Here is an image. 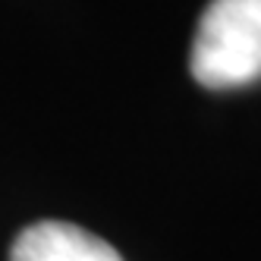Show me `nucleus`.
Segmentation results:
<instances>
[{"label": "nucleus", "instance_id": "1", "mask_svg": "<svg viewBox=\"0 0 261 261\" xmlns=\"http://www.w3.org/2000/svg\"><path fill=\"white\" fill-rule=\"evenodd\" d=\"M195 82L239 88L261 76V0H211L189 54Z\"/></svg>", "mask_w": 261, "mask_h": 261}, {"label": "nucleus", "instance_id": "2", "mask_svg": "<svg viewBox=\"0 0 261 261\" xmlns=\"http://www.w3.org/2000/svg\"><path fill=\"white\" fill-rule=\"evenodd\" d=\"M10 261H123L114 246L76 223L41 220L13 242Z\"/></svg>", "mask_w": 261, "mask_h": 261}]
</instances>
